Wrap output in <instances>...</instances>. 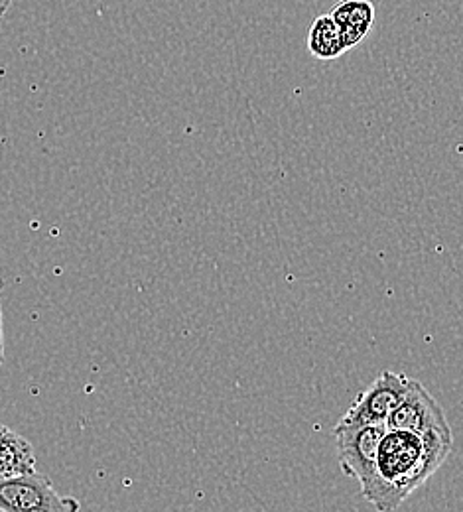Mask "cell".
<instances>
[{
  "instance_id": "cell-1",
  "label": "cell",
  "mask_w": 463,
  "mask_h": 512,
  "mask_svg": "<svg viewBox=\"0 0 463 512\" xmlns=\"http://www.w3.org/2000/svg\"><path fill=\"white\" fill-rule=\"evenodd\" d=\"M452 446V432L414 434L408 430H387L379 446L373 479L361 489L363 499L377 511H395L438 471Z\"/></svg>"
},
{
  "instance_id": "cell-7",
  "label": "cell",
  "mask_w": 463,
  "mask_h": 512,
  "mask_svg": "<svg viewBox=\"0 0 463 512\" xmlns=\"http://www.w3.org/2000/svg\"><path fill=\"white\" fill-rule=\"evenodd\" d=\"M36 471V455L28 440L0 424V477Z\"/></svg>"
},
{
  "instance_id": "cell-2",
  "label": "cell",
  "mask_w": 463,
  "mask_h": 512,
  "mask_svg": "<svg viewBox=\"0 0 463 512\" xmlns=\"http://www.w3.org/2000/svg\"><path fill=\"white\" fill-rule=\"evenodd\" d=\"M79 501L62 497L48 477L38 471L0 477V511L4 512H73Z\"/></svg>"
},
{
  "instance_id": "cell-6",
  "label": "cell",
  "mask_w": 463,
  "mask_h": 512,
  "mask_svg": "<svg viewBox=\"0 0 463 512\" xmlns=\"http://www.w3.org/2000/svg\"><path fill=\"white\" fill-rule=\"evenodd\" d=\"M330 14L341 30L347 50L361 44L375 22V6L371 0H341L331 8Z\"/></svg>"
},
{
  "instance_id": "cell-8",
  "label": "cell",
  "mask_w": 463,
  "mask_h": 512,
  "mask_svg": "<svg viewBox=\"0 0 463 512\" xmlns=\"http://www.w3.org/2000/svg\"><path fill=\"white\" fill-rule=\"evenodd\" d=\"M308 50L318 60H335L347 52L341 30L331 14H324L314 20L308 34Z\"/></svg>"
},
{
  "instance_id": "cell-10",
  "label": "cell",
  "mask_w": 463,
  "mask_h": 512,
  "mask_svg": "<svg viewBox=\"0 0 463 512\" xmlns=\"http://www.w3.org/2000/svg\"><path fill=\"white\" fill-rule=\"evenodd\" d=\"M12 2H14V0H0V18L6 14V10L10 8Z\"/></svg>"
},
{
  "instance_id": "cell-4",
  "label": "cell",
  "mask_w": 463,
  "mask_h": 512,
  "mask_svg": "<svg viewBox=\"0 0 463 512\" xmlns=\"http://www.w3.org/2000/svg\"><path fill=\"white\" fill-rule=\"evenodd\" d=\"M385 426L387 430H408L414 434L452 432L440 402L426 390L424 384L414 379L408 381L400 404L391 412Z\"/></svg>"
},
{
  "instance_id": "cell-5",
  "label": "cell",
  "mask_w": 463,
  "mask_h": 512,
  "mask_svg": "<svg viewBox=\"0 0 463 512\" xmlns=\"http://www.w3.org/2000/svg\"><path fill=\"white\" fill-rule=\"evenodd\" d=\"M410 377L393 371H383L351 404L341 418L351 424H385L397 408L408 388Z\"/></svg>"
},
{
  "instance_id": "cell-9",
  "label": "cell",
  "mask_w": 463,
  "mask_h": 512,
  "mask_svg": "<svg viewBox=\"0 0 463 512\" xmlns=\"http://www.w3.org/2000/svg\"><path fill=\"white\" fill-rule=\"evenodd\" d=\"M0 296H2V278H0ZM4 365V323H2V300H0V369Z\"/></svg>"
},
{
  "instance_id": "cell-3",
  "label": "cell",
  "mask_w": 463,
  "mask_h": 512,
  "mask_svg": "<svg viewBox=\"0 0 463 512\" xmlns=\"http://www.w3.org/2000/svg\"><path fill=\"white\" fill-rule=\"evenodd\" d=\"M385 434V424H351L341 420L335 428L339 463L345 475L353 477L361 489L367 487L373 479L377 467V453Z\"/></svg>"
}]
</instances>
